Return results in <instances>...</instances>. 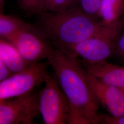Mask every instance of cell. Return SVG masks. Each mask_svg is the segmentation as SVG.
I'll return each instance as SVG.
<instances>
[{"label":"cell","mask_w":124,"mask_h":124,"mask_svg":"<svg viewBox=\"0 0 124 124\" xmlns=\"http://www.w3.org/2000/svg\"><path fill=\"white\" fill-rule=\"evenodd\" d=\"M47 61L69 103V124L101 123L99 102L89 84L87 72L77 57L55 48Z\"/></svg>","instance_id":"6da1fadb"},{"label":"cell","mask_w":124,"mask_h":124,"mask_svg":"<svg viewBox=\"0 0 124 124\" xmlns=\"http://www.w3.org/2000/svg\"><path fill=\"white\" fill-rule=\"evenodd\" d=\"M41 14L36 27L55 48L64 52L97 34L102 24L80 9Z\"/></svg>","instance_id":"7a4b0ae2"},{"label":"cell","mask_w":124,"mask_h":124,"mask_svg":"<svg viewBox=\"0 0 124 124\" xmlns=\"http://www.w3.org/2000/svg\"><path fill=\"white\" fill-rule=\"evenodd\" d=\"M124 27L122 19L111 23H102L97 34L75 45L65 52L80 57L83 62L88 63L106 61L114 54L116 43Z\"/></svg>","instance_id":"3957f363"},{"label":"cell","mask_w":124,"mask_h":124,"mask_svg":"<svg viewBox=\"0 0 124 124\" xmlns=\"http://www.w3.org/2000/svg\"><path fill=\"white\" fill-rule=\"evenodd\" d=\"M44 86L38 93L40 115L46 124L70 123L69 103L54 75L48 74Z\"/></svg>","instance_id":"277c9868"},{"label":"cell","mask_w":124,"mask_h":124,"mask_svg":"<svg viewBox=\"0 0 124 124\" xmlns=\"http://www.w3.org/2000/svg\"><path fill=\"white\" fill-rule=\"evenodd\" d=\"M48 61L32 63L25 69L0 81V101L31 93L44 83L49 73Z\"/></svg>","instance_id":"5b68a950"},{"label":"cell","mask_w":124,"mask_h":124,"mask_svg":"<svg viewBox=\"0 0 124 124\" xmlns=\"http://www.w3.org/2000/svg\"><path fill=\"white\" fill-rule=\"evenodd\" d=\"M38 93L34 91L0 101V124H36L40 115Z\"/></svg>","instance_id":"8992f818"},{"label":"cell","mask_w":124,"mask_h":124,"mask_svg":"<svg viewBox=\"0 0 124 124\" xmlns=\"http://www.w3.org/2000/svg\"><path fill=\"white\" fill-rule=\"evenodd\" d=\"M10 42L30 63L47 60L55 49L52 42L33 25L20 31Z\"/></svg>","instance_id":"52a82bcc"},{"label":"cell","mask_w":124,"mask_h":124,"mask_svg":"<svg viewBox=\"0 0 124 124\" xmlns=\"http://www.w3.org/2000/svg\"><path fill=\"white\" fill-rule=\"evenodd\" d=\"M87 79L98 101L106 107L110 115H124V92L122 89L106 84L88 72Z\"/></svg>","instance_id":"ba28073f"},{"label":"cell","mask_w":124,"mask_h":124,"mask_svg":"<svg viewBox=\"0 0 124 124\" xmlns=\"http://www.w3.org/2000/svg\"><path fill=\"white\" fill-rule=\"evenodd\" d=\"M84 65L88 73L103 82L124 89V65L114 64L106 60L94 63L84 62Z\"/></svg>","instance_id":"9c48e42d"},{"label":"cell","mask_w":124,"mask_h":124,"mask_svg":"<svg viewBox=\"0 0 124 124\" xmlns=\"http://www.w3.org/2000/svg\"><path fill=\"white\" fill-rule=\"evenodd\" d=\"M0 60L13 74L22 71L32 64L27 62L12 43L1 38L0 40Z\"/></svg>","instance_id":"30bf717a"},{"label":"cell","mask_w":124,"mask_h":124,"mask_svg":"<svg viewBox=\"0 0 124 124\" xmlns=\"http://www.w3.org/2000/svg\"><path fill=\"white\" fill-rule=\"evenodd\" d=\"M124 13V0H102L98 16L104 23H111L122 19Z\"/></svg>","instance_id":"8fae6325"},{"label":"cell","mask_w":124,"mask_h":124,"mask_svg":"<svg viewBox=\"0 0 124 124\" xmlns=\"http://www.w3.org/2000/svg\"><path fill=\"white\" fill-rule=\"evenodd\" d=\"M31 25L19 18L0 13V38L10 41L20 31Z\"/></svg>","instance_id":"7c38bea8"},{"label":"cell","mask_w":124,"mask_h":124,"mask_svg":"<svg viewBox=\"0 0 124 124\" xmlns=\"http://www.w3.org/2000/svg\"><path fill=\"white\" fill-rule=\"evenodd\" d=\"M73 0H43L41 13L59 12L68 9Z\"/></svg>","instance_id":"4fadbf2b"},{"label":"cell","mask_w":124,"mask_h":124,"mask_svg":"<svg viewBox=\"0 0 124 124\" xmlns=\"http://www.w3.org/2000/svg\"><path fill=\"white\" fill-rule=\"evenodd\" d=\"M102 0H79L80 7V9L86 14L93 18L97 19L99 18V10Z\"/></svg>","instance_id":"5bb4252c"},{"label":"cell","mask_w":124,"mask_h":124,"mask_svg":"<svg viewBox=\"0 0 124 124\" xmlns=\"http://www.w3.org/2000/svg\"><path fill=\"white\" fill-rule=\"evenodd\" d=\"M43 0H19L20 7L30 13H41Z\"/></svg>","instance_id":"9a60e30c"},{"label":"cell","mask_w":124,"mask_h":124,"mask_svg":"<svg viewBox=\"0 0 124 124\" xmlns=\"http://www.w3.org/2000/svg\"><path fill=\"white\" fill-rule=\"evenodd\" d=\"M101 124H124V115L114 116L101 114Z\"/></svg>","instance_id":"2e32d148"},{"label":"cell","mask_w":124,"mask_h":124,"mask_svg":"<svg viewBox=\"0 0 124 124\" xmlns=\"http://www.w3.org/2000/svg\"><path fill=\"white\" fill-rule=\"evenodd\" d=\"M114 54L124 60V31L120 35L116 43Z\"/></svg>","instance_id":"e0dca14e"},{"label":"cell","mask_w":124,"mask_h":124,"mask_svg":"<svg viewBox=\"0 0 124 124\" xmlns=\"http://www.w3.org/2000/svg\"><path fill=\"white\" fill-rule=\"evenodd\" d=\"M13 74L3 62L0 60V81L7 79Z\"/></svg>","instance_id":"ac0fdd59"},{"label":"cell","mask_w":124,"mask_h":124,"mask_svg":"<svg viewBox=\"0 0 124 124\" xmlns=\"http://www.w3.org/2000/svg\"><path fill=\"white\" fill-rule=\"evenodd\" d=\"M4 0H0V8H2L3 5L4 4Z\"/></svg>","instance_id":"d6986e66"},{"label":"cell","mask_w":124,"mask_h":124,"mask_svg":"<svg viewBox=\"0 0 124 124\" xmlns=\"http://www.w3.org/2000/svg\"><path fill=\"white\" fill-rule=\"evenodd\" d=\"M123 89V91H124V89Z\"/></svg>","instance_id":"ffe728a7"},{"label":"cell","mask_w":124,"mask_h":124,"mask_svg":"<svg viewBox=\"0 0 124 124\" xmlns=\"http://www.w3.org/2000/svg\"></svg>","instance_id":"44dd1931"},{"label":"cell","mask_w":124,"mask_h":124,"mask_svg":"<svg viewBox=\"0 0 124 124\" xmlns=\"http://www.w3.org/2000/svg\"></svg>","instance_id":"7402d4cb"}]
</instances>
